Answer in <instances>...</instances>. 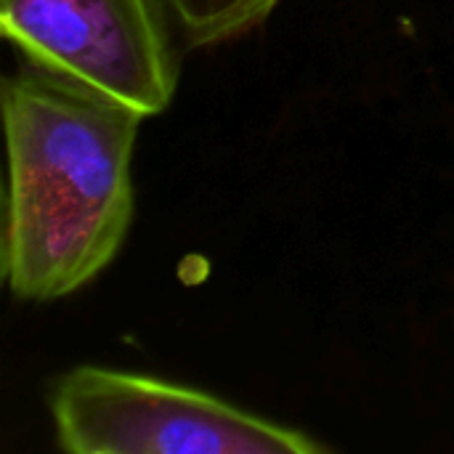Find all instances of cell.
<instances>
[{
    "label": "cell",
    "mask_w": 454,
    "mask_h": 454,
    "mask_svg": "<svg viewBox=\"0 0 454 454\" xmlns=\"http://www.w3.org/2000/svg\"><path fill=\"white\" fill-rule=\"evenodd\" d=\"M69 454H322L309 434L200 388L112 367H74L48 399Z\"/></svg>",
    "instance_id": "obj_2"
},
{
    "label": "cell",
    "mask_w": 454,
    "mask_h": 454,
    "mask_svg": "<svg viewBox=\"0 0 454 454\" xmlns=\"http://www.w3.org/2000/svg\"><path fill=\"white\" fill-rule=\"evenodd\" d=\"M0 29L29 67L136 114H162L178 88L165 0H0Z\"/></svg>",
    "instance_id": "obj_3"
},
{
    "label": "cell",
    "mask_w": 454,
    "mask_h": 454,
    "mask_svg": "<svg viewBox=\"0 0 454 454\" xmlns=\"http://www.w3.org/2000/svg\"><path fill=\"white\" fill-rule=\"evenodd\" d=\"M8 154L0 269L32 303L90 285L133 221L141 114L37 67L3 80Z\"/></svg>",
    "instance_id": "obj_1"
},
{
    "label": "cell",
    "mask_w": 454,
    "mask_h": 454,
    "mask_svg": "<svg viewBox=\"0 0 454 454\" xmlns=\"http://www.w3.org/2000/svg\"><path fill=\"white\" fill-rule=\"evenodd\" d=\"M282 0H165L186 48H210L258 29Z\"/></svg>",
    "instance_id": "obj_4"
}]
</instances>
